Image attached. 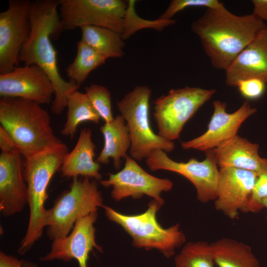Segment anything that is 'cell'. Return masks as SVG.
<instances>
[{
	"mask_svg": "<svg viewBox=\"0 0 267 267\" xmlns=\"http://www.w3.org/2000/svg\"><path fill=\"white\" fill-rule=\"evenodd\" d=\"M258 175L249 171L232 167L220 169L216 210L230 219L238 217L239 212L247 213V204Z\"/></svg>",
	"mask_w": 267,
	"mask_h": 267,
	"instance_id": "cell-15",
	"label": "cell"
},
{
	"mask_svg": "<svg viewBox=\"0 0 267 267\" xmlns=\"http://www.w3.org/2000/svg\"><path fill=\"white\" fill-rule=\"evenodd\" d=\"M0 123L24 158L62 143L54 134L48 112L31 100L1 97Z\"/></svg>",
	"mask_w": 267,
	"mask_h": 267,
	"instance_id": "cell-3",
	"label": "cell"
},
{
	"mask_svg": "<svg viewBox=\"0 0 267 267\" xmlns=\"http://www.w3.org/2000/svg\"><path fill=\"white\" fill-rule=\"evenodd\" d=\"M53 95L54 89L50 79L37 65L17 66L0 74L1 97L21 98L41 105L50 103Z\"/></svg>",
	"mask_w": 267,
	"mask_h": 267,
	"instance_id": "cell-14",
	"label": "cell"
},
{
	"mask_svg": "<svg viewBox=\"0 0 267 267\" xmlns=\"http://www.w3.org/2000/svg\"><path fill=\"white\" fill-rule=\"evenodd\" d=\"M68 152L67 145L62 142L25 158L24 173L30 217L25 235L18 250L20 255L27 252L43 234L48 214V210L44 207L48 198L47 187Z\"/></svg>",
	"mask_w": 267,
	"mask_h": 267,
	"instance_id": "cell-4",
	"label": "cell"
},
{
	"mask_svg": "<svg viewBox=\"0 0 267 267\" xmlns=\"http://www.w3.org/2000/svg\"><path fill=\"white\" fill-rule=\"evenodd\" d=\"M28 262L20 260L15 257L7 255L2 251L0 252V267H26ZM30 267H38L32 264Z\"/></svg>",
	"mask_w": 267,
	"mask_h": 267,
	"instance_id": "cell-32",
	"label": "cell"
},
{
	"mask_svg": "<svg viewBox=\"0 0 267 267\" xmlns=\"http://www.w3.org/2000/svg\"><path fill=\"white\" fill-rule=\"evenodd\" d=\"M205 154L201 161L191 158L186 162H178L162 150L155 149L150 153L146 163L152 171L167 170L186 178L194 186L197 199L206 203L216 199L220 169L212 150L205 151Z\"/></svg>",
	"mask_w": 267,
	"mask_h": 267,
	"instance_id": "cell-10",
	"label": "cell"
},
{
	"mask_svg": "<svg viewBox=\"0 0 267 267\" xmlns=\"http://www.w3.org/2000/svg\"><path fill=\"white\" fill-rule=\"evenodd\" d=\"M263 171L258 175L247 204V212L258 213L264 208V200L267 197V159Z\"/></svg>",
	"mask_w": 267,
	"mask_h": 267,
	"instance_id": "cell-30",
	"label": "cell"
},
{
	"mask_svg": "<svg viewBox=\"0 0 267 267\" xmlns=\"http://www.w3.org/2000/svg\"><path fill=\"white\" fill-rule=\"evenodd\" d=\"M259 147L237 135L212 151L220 168H235L258 175L263 171L265 162V158L259 154Z\"/></svg>",
	"mask_w": 267,
	"mask_h": 267,
	"instance_id": "cell-19",
	"label": "cell"
},
{
	"mask_svg": "<svg viewBox=\"0 0 267 267\" xmlns=\"http://www.w3.org/2000/svg\"><path fill=\"white\" fill-rule=\"evenodd\" d=\"M58 7L57 0L31 1L29 10L31 31L19 56V63L37 65L48 76L54 89L51 110L56 115L63 112L69 95L80 87L74 81L64 80L59 72L57 52L50 41L60 33Z\"/></svg>",
	"mask_w": 267,
	"mask_h": 267,
	"instance_id": "cell-1",
	"label": "cell"
},
{
	"mask_svg": "<svg viewBox=\"0 0 267 267\" xmlns=\"http://www.w3.org/2000/svg\"><path fill=\"white\" fill-rule=\"evenodd\" d=\"M253 13L265 22H267V0H253Z\"/></svg>",
	"mask_w": 267,
	"mask_h": 267,
	"instance_id": "cell-34",
	"label": "cell"
},
{
	"mask_svg": "<svg viewBox=\"0 0 267 267\" xmlns=\"http://www.w3.org/2000/svg\"><path fill=\"white\" fill-rule=\"evenodd\" d=\"M16 145L10 135L0 126V148L1 152H8L16 148Z\"/></svg>",
	"mask_w": 267,
	"mask_h": 267,
	"instance_id": "cell-33",
	"label": "cell"
},
{
	"mask_svg": "<svg viewBox=\"0 0 267 267\" xmlns=\"http://www.w3.org/2000/svg\"><path fill=\"white\" fill-rule=\"evenodd\" d=\"M97 211L79 219L69 234L53 241L51 250L40 258L47 262L60 260L70 262L76 259L79 267H87L89 254L93 248L102 252V247L95 241L94 223L97 218Z\"/></svg>",
	"mask_w": 267,
	"mask_h": 267,
	"instance_id": "cell-16",
	"label": "cell"
},
{
	"mask_svg": "<svg viewBox=\"0 0 267 267\" xmlns=\"http://www.w3.org/2000/svg\"><path fill=\"white\" fill-rule=\"evenodd\" d=\"M135 3V0H130L127 2V7L124 19V28L121 34L123 40L129 38L141 29L151 28L160 31L176 22L173 19L163 20L157 18L154 20L143 19L136 13Z\"/></svg>",
	"mask_w": 267,
	"mask_h": 267,
	"instance_id": "cell-27",
	"label": "cell"
},
{
	"mask_svg": "<svg viewBox=\"0 0 267 267\" xmlns=\"http://www.w3.org/2000/svg\"><path fill=\"white\" fill-rule=\"evenodd\" d=\"M266 84L261 80L255 78L239 81L237 87L240 94L247 100H255L260 98L265 93Z\"/></svg>",
	"mask_w": 267,
	"mask_h": 267,
	"instance_id": "cell-31",
	"label": "cell"
},
{
	"mask_svg": "<svg viewBox=\"0 0 267 267\" xmlns=\"http://www.w3.org/2000/svg\"><path fill=\"white\" fill-rule=\"evenodd\" d=\"M125 158L124 168L116 174H109L108 178L101 180L100 184L105 187H112L111 196L115 201L128 197L140 198L146 195L163 205L164 200L161 194L171 190L173 182L148 174L128 155Z\"/></svg>",
	"mask_w": 267,
	"mask_h": 267,
	"instance_id": "cell-12",
	"label": "cell"
},
{
	"mask_svg": "<svg viewBox=\"0 0 267 267\" xmlns=\"http://www.w3.org/2000/svg\"><path fill=\"white\" fill-rule=\"evenodd\" d=\"M125 122L124 118L118 115L112 121L105 123L100 127L104 145L96 162L108 164L112 159L115 168H120L122 158L127 155V152L131 145L129 129Z\"/></svg>",
	"mask_w": 267,
	"mask_h": 267,
	"instance_id": "cell-21",
	"label": "cell"
},
{
	"mask_svg": "<svg viewBox=\"0 0 267 267\" xmlns=\"http://www.w3.org/2000/svg\"><path fill=\"white\" fill-rule=\"evenodd\" d=\"M85 93L92 106L105 122L109 123L114 117L111 110V94L105 87L92 84L85 88Z\"/></svg>",
	"mask_w": 267,
	"mask_h": 267,
	"instance_id": "cell-28",
	"label": "cell"
},
{
	"mask_svg": "<svg viewBox=\"0 0 267 267\" xmlns=\"http://www.w3.org/2000/svg\"><path fill=\"white\" fill-rule=\"evenodd\" d=\"M81 40L107 59L124 54L125 43L121 34L106 28L86 25L80 28Z\"/></svg>",
	"mask_w": 267,
	"mask_h": 267,
	"instance_id": "cell-23",
	"label": "cell"
},
{
	"mask_svg": "<svg viewBox=\"0 0 267 267\" xmlns=\"http://www.w3.org/2000/svg\"><path fill=\"white\" fill-rule=\"evenodd\" d=\"M67 120L61 134L74 137L78 126L82 122L90 121L98 124L101 118L94 109L85 93L76 90L69 96Z\"/></svg>",
	"mask_w": 267,
	"mask_h": 267,
	"instance_id": "cell-24",
	"label": "cell"
},
{
	"mask_svg": "<svg viewBox=\"0 0 267 267\" xmlns=\"http://www.w3.org/2000/svg\"><path fill=\"white\" fill-rule=\"evenodd\" d=\"M151 90L138 86L117 102L121 115L128 126L131 139L130 156L135 160L146 159L150 153L161 149L170 153L175 149L173 141L156 134L149 120V100Z\"/></svg>",
	"mask_w": 267,
	"mask_h": 267,
	"instance_id": "cell-7",
	"label": "cell"
},
{
	"mask_svg": "<svg viewBox=\"0 0 267 267\" xmlns=\"http://www.w3.org/2000/svg\"><path fill=\"white\" fill-rule=\"evenodd\" d=\"M90 178H73L69 189L62 192L48 209L46 233L52 241L67 236L79 219L103 207L98 184Z\"/></svg>",
	"mask_w": 267,
	"mask_h": 267,
	"instance_id": "cell-6",
	"label": "cell"
},
{
	"mask_svg": "<svg viewBox=\"0 0 267 267\" xmlns=\"http://www.w3.org/2000/svg\"><path fill=\"white\" fill-rule=\"evenodd\" d=\"M31 1L9 0L0 13V74L19 66V56L30 31L29 10Z\"/></svg>",
	"mask_w": 267,
	"mask_h": 267,
	"instance_id": "cell-11",
	"label": "cell"
},
{
	"mask_svg": "<svg viewBox=\"0 0 267 267\" xmlns=\"http://www.w3.org/2000/svg\"><path fill=\"white\" fill-rule=\"evenodd\" d=\"M215 89L186 87L172 89L154 102L158 135L169 141L179 138L185 123L216 93Z\"/></svg>",
	"mask_w": 267,
	"mask_h": 267,
	"instance_id": "cell-8",
	"label": "cell"
},
{
	"mask_svg": "<svg viewBox=\"0 0 267 267\" xmlns=\"http://www.w3.org/2000/svg\"><path fill=\"white\" fill-rule=\"evenodd\" d=\"M267 27L253 13L235 15L225 7L207 8L193 22L191 30L199 38L212 66L226 71L258 34Z\"/></svg>",
	"mask_w": 267,
	"mask_h": 267,
	"instance_id": "cell-2",
	"label": "cell"
},
{
	"mask_svg": "<svg viewBox=\"0 0 267 267\" xmlns=\"http://www.w3.org/2000/svg\"><path fill=\"white\" fill-rule=\"evenodd\" d=\"M22 156L17 148L0 154V211L5 217L20 213L28 204Z\"/></svg>",
	"mask_w": 267,
	"mask_h": 267,
	"instance_id": "cell-17",
	"label": "cell"
},
{
	"mask_svg": "<svg viewBox=\"0 0 267 267\" xmlns=\"http://www.w3.org/2000/svg\"><path fill=\"white\" fill-rule=\"evenodd\" d=\"M213 260L218 267H259L251 247L227 237L210 244Z\"/></svg>",
	"mask_w": 267,
	"mask_h": 267,
	"instance_id": "cell-22",
	"label": "cell"
},
{
	"mask_svg": "<svg viewBox=\"0 0 267 267\" xmlns=\"http://www.w3.org/2000/svg\"><path fill=\"white\" fill-rule=\"evenodd\" d=\"M60 32L86 25L122 34L127 2L122 0H58Z\"/></svg>",
	"mask_w": 267,
	"mask_h": 267,
	"instance_id": "cell-9",
	"label": "cell"
},
{
	"mask_svg": "<svg viewBox=\"0 0 267 267\" xmlns=\"http://www.w3.org/2000/svg\"><path fill=\"white\" fill-rule=\"evenodd\" d=\"M225 72V83L229 87L252 78L267 84V27L258 34Z\"/></svg>",
	"mask_w": 267,
	"mask_h": 267,
	"instance_id": "cell-18",
	"label": "cell"
},
{
	"mask_svg": "<svg viewBox=\"0 0 267 267\" xmlns=\"http://www.w3.org/2000/svg\"><path fill=\"white\" fill-rule=\"evenodd\" d=\"M210 244L205 241L189 242L175 257V267H215Z\"/></svg>",
	"mask_w": 267,
	"mask_h": 267,
	"instance_id": "cell-26",
	"label": "cell"
},
{
	"mask_svg": "<svg viewBox=\"0 0 267 267\" xmlns=\"http://www.w3.org/2000/svg\"><path fill=\"white\" fill-rule=\"evenodd\" d=\"M162 206L153 199L144 212L133 215L122 214L105 205L103 208L108 219L120 225L132 237L134 246L157 249L169 258L175 255L177 248L185 243L186 237L178 223L167 228L159 223L156 214Z\"/></svg>",
	"mask_w": 267,
	"mask_h": 267,
	"instance_id": "cell-5",
	"label": "cell"
},
{
	"mask_svg": "<svg viewBox=\"0 0 267 267\" xmlns=\"http://www.w3.org/2000/svg\"><path fill=\"white\" fill-rule=\"evenodd\" d=\"M214 111L207 131L201 135L191 140L182 141L183 149H196L206 151L213 149L222 143L237 135L242 123L257 110L248 101L232 113L226 112V104L220 100L213 103Z\"/></svg>",
	"mask_w": 267,
	"mask_h": 267,
	"instance_id": "cell-13",
	"label": "cell"
},
{
	"mask_svg": "<svg viewBox=\"0 0 267 267\" xmlns=\"http://www.w3.org/2000/svg\"><path fill=\"white\" fill-rule=\"evenodd\" d=\"M189 7H206L207 8H221L224 6L218 0H173L165 11L158 18L171 19L177 13Z\"/></svg>",
	"mask_w": 267,
	"mask_h": 267,
	"instance_id": "cell-29",
	"label": "cell"
},
{
	"mask_svg": "<svg viewBox=\"0 0 267 267\" xmlns=\"http://www.w3.org/2000/svg\"><path fill=\"white\" fill-rule=\"evenodd\" d=\"M107 58L84 41L77 44L75 59L67 67L66 74L70 80L80 86L91 71L105 63Z\"/></svg>",
	"mask_w": 267,
	"mask_h": 267,
	"instance_id": "cell-25",
	"label": "cell"
},
{
	"mask_svg": "<svg viewBox=\"0 0 267 267\" xmlns=\"http://www.w3.org/2000/svg\"><path fill=\"white\" fill-rule=\"evenodd\" d=\"M95 148L90 129H82L75 146L64 158L60 169L62 176L74 178L81 176L100 181V165L94 160Z\"/></svg>",
	"mask_w": 267,
	"mask_h": 267,
	"instance_id": "cell-20",
	"label": "cell"
},
{
	"mask_svg": "<svg viewBox=\"0 0 267 267\" xmlns=\"http://www.w3.org/2000/svg\"><path fill=\"white\" fill-rule=\"evenodd\" d=\"M263 205L264 207L267 209V197L263 201Z\"/></svg>",
	"mask_w": 267,
	"mask_h": 267,
	"instance_id": "cell-35",
	"label": "cell"
}]
</instances>
